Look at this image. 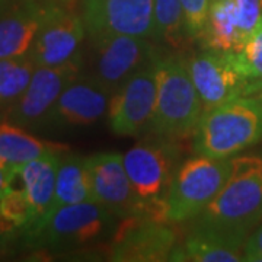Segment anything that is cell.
<instances>
[{
	"label": "cell",
	"instance_id": "d6a6232c",
	"mask_svg": "<svg viewBox=\"0 0 262 262\" xmlns=\"http://www.w3.org/2000/svg\"><path fill=\"white\" fill-rule=\"evenodd\" d=\"M57 2H63V3H67V2H70V0H57Z\"/></svg>",
	"mask_w": 262,
	"mask_h": 262
},
{
	"label": "cell",
	"instance_id": "9a60e30c",
	"mask_svg": "<svg viewBox=\"0 0 262 262\" xmlns=\"http://www.w3.org/2000/svg\"><path fill=\"white\" fill-rule=\"evenodd\" d=\"M111 94L92 76L79 75L63 89L46 127L80 128L101 121L108 113Z\"/></svg>",
	"mask_w": 262,
	"mask_h": 262
},
{
	"label": "cell",
	"instance_id": "5b68a950",
	"mask_svg": "<svg viewBox=\"0 0 262 262\" xmlns=\"http://www.w3.org/2000/svg\"><path fill=\"white\" fill-rule=\"evenodd\" d=\"M184 149L179 140L151 136L139 141L124 158L127 175L147 213L155 219L165 220V200L179 168Z\"/></svg>",
	"mask_w": 262,
	"mask_h": 262
},
{
	"label": "cell",
	"instance_id": "4316f807",
	"mask_svg": "<svg viewBox=\"0 0 262 262\" xmlns=\"http://www.w3.org/2000/svg\"><path fill=\"white\" fill-rule=\"evenodd\" d=\"M239 28L245 41L262 24V0H233Z\"/></svg>",
	"mask_w": 262,
	"mask_h": 262
},
{
	"label": "cell",
	"instance_id": "9c48e42d",
	"mask_svg": "<svg viewBox=\"0 0 262 262\" xmlns=\"http://www.w3.org/2000/svg\"><path fill=\"white\" fill-rule=\"evenodd\" d=\"M83 70L82 53L73 60L54 67H37L27 91L5 113L6 121L28 128L46 127L60 94Z\"/></svg>",
	"mask_w": 262,
	"mask_h": 262
},
{
	"label": "cell",
	"instance_id": "1f68e13d",
	"mask_svg": "<svg viewBox=\"0 0 262 262\" xmlns=\"http://www.w3.org/2000/svg\"><path fill=\"white\" fill-rule=\"evenodd\" d=\"M3 120H5V113H3V111L0 110V122L3 121Z\"/></svg>",
	"mask_w": 262,
	"mask_h": 262
},
{
	"label": "cell",
	"instance_id": "83f0119b",
	"mask_svg": "<svg viewBox=\"0 0 262 262\" xmlns=\"http://www.w3.org/2000/svg\"><path fill=\"white\" fill-rule=\"evenodd\" d=\"M244 258L248 262H262V222L248 236L245 242Z\"/></svg>",
	"mask_w": 262,
	"mask_h": 262
},
{
	"label": "cell",
	"instance_id": "7402d4cb",
	"mask_svg": "<svg viewBox=\"0 0 262 262\" xmlns=\"http://www.w3.org/2000/svg\"><path fill=\"white\" fill-rule=\"evenodd\" d=\"M37 66L29 56L0 60V110L6 113L27 91Z\"/></svg>",
	"mask_w": 262,
	"mask_h": 262
},
{
	"label": "cell",
	"instance_id": "2e32d148",
	"mask_svg": "<svg viewBox=\"0 0 262 262\" xmlns=\"http://www.w3.org/2000/svg\"><path fill=\"white\" fill-rule=\"evenodd\" d=\"M57 0H13L0 13V60L28 56Z\"/></svg>",
	"mask_w": 262,
	"mask_h": 262
},
{
	"label": "cell",
	"instance_id": "8992f818",
	"mask_svg": "<svg viewBox=\"0 0 262 262\" xmlns=\"http://www.w3.org/2000/svg\"><path fill=\"white\" fill-rule=\"evenodd\" d=\"M230 172L232 158L196 155L181 163L165 200V220L172 225L194 220L222 191Z\"/></svg>",
	"mask_w": 262,
	"mask_h": 262
},
{
	"label": "cell",
	"instance_id": "d4e9b609",
	"mask_svg": "<svg viewBox=\"0 0 262 262\" xmlns=\"http://www.w3.org/2000/svg\"><path fill=\"white\" fill-rule=\"evenodd\" d=\"M0 213L18 227L19 230H28L35 222V214L29 200L20 189L8 188L0 196Z\"/></svg>",
	"mask_w": 262,
	"mask_h": 262
},
{
	"label": "cell",
	"instance_id": "7a4b0ae2",
	"mask_svg": "<svg viewBox=\"0 0 262 262\" xmlns=\"http://www.w3.org/2000/svg\"><path fill=\"white\" fill-rule=\"evenodd\" d=\"M192 223L248 237L262 222V158H232V172L222 191Z\"/></svg>",
	"mask_w": 262,
	"mask_h": 262
},
{
	"label": "cell",
	"instance_id": "44dd1931",
	"mask_svg": "<svg viewBox=\"0 0 262 262\" xmlns=\"http://www.w3.org/2000/svg\"><path fill=\"white\" fill-rule=\"evenodd\" d=\"M91 200H94V192L84 158L76 155L61 158L57 169L54 201L50 215L61 207Z\"/></svg>",
	"mask_w": 262,
	"mask_h": 262
},
{
	"label": "cell",
	"instance_id": "f546056e",
	"mask_svg": "<svg viewBox=\"0 0 262 262\" xmlns=\"http://www.w3.org/2000/svg\"><path fill=\"white\" fill-rule=\"evenodd\" d=\"M8 189V172L0 169V196Z\"/></svg>",
	"mask_w": 262,
	"mask_h": 262
},
{
	"label": "cell",
	"instance_id": "d6986e66",
	"mask_svg": "<svg viewBox=\"0 0 262 262\" xmlns=\"http://www.w3.org/2000/svg\"><path fill=\"white\" fill-rule=\"evenodd\" d=\"M66 150H69L67 146L41 140L18 124L6 120L0 122V169L8 173L29 160L54 151L63 153Z\"/></svg>",
	"mask_w": 262,
	"mask_h": 262
},
{
	"label": "cell",
	"instance_id": "e0dca14e",
	"mask_svg": "<svg viewBox=\"0 0 262 262\" xmlns=\"http://www.w3.org/2000/svg\"><path fill=\"white\" fill-rule=\"evenodd\" d=\"M189 229L170 255V261L239 262L245 261L244 248L248 237L222 232L189 222Z\"/></svg>",
	"mask_w": 262,
	"mask_h": 262
},
{
	"label": "cell",
	"instance_id": "836d02e7",
	"mask_svg": "<svg viewBox=\"0 0 262 262\" xmlns=\"http://www.w3.org/2000/svg\"><path fill=\"white\" fill-rule=\"evenodd\" d=\"M258 96L261 98V101H262V91H261V92H258Z\"/></svg>",
	"mask_w": 262,
	"mask_h": 262
},
{
	"label": "cell",
	"instance_id": "30bf717a",
	"mask_svg": "<svg viewBox=\"0 0 262 262\" xmlns=\"http://www.w3.org/2000/svg\"><path fill=\"white\" fill-rule=\"evenodd\" d=\"M155 60L111 95L106 117L114 134L136 137L149 128L156 108Z\"/></svg>",
	"mask_w": 262,
	"mask_h": 262
},
{
	"label": "cell",
	"instance_id": "4dcf8cb0",
	"mask_svg": "<svg viewBox=\"0 0 262 262\" xmlns=\"http://www.w3.org/2000/svg\"><path fill=\"white\" fill-rule=\"evenodd\" d=\"M12 2H13V0H0V13H2V12H3L5 9H6V8L9 6Z\"/></svg>",
	"mask_w": 262,
	"mask_h": 262
},
{
	"label": "cell",
	"instance_id": "8fae6325",
	"mask_svg": "<svg viewBox=\"0 0 262 262\" xmlns=\"http://www.w3.org/2000/svg\"><path fill=\"white\" fill-rule=\"evenodd\" d=\"M187 64L204 111L234 98L255 94L252 83L239 72L232 53L203 48L187 57Z\"/></svg>",
	"mask_w": 262,
	"mask_h": 262
},
{
	"label": "cell",
	"instance_id": "ac0fdd59",
	"mask_svg": "<svg viewBox=\"0 0 262 262\" xmlns=\"http://www.w3.org/2000/svg\"><path fill=\"white\" fill-rule=\"evenodd\" d=\"M60 155L58 151L48 153L41 158L29 160L22 166H18V173L22 181V191L29 200L35 222L34 225L25 230L24 233L31 232L41 226L50 215L53 201H54V191H56L57 169L60 165Z\"/></svg>",
	"mask_w": 262,
	"mask_h": 262
},
{
	"label": "cell",
	"instance_id": "7c38bea8",
	"mask_svg": "<svg viewBox=\"0 0 262 262\" xmlns=\"http://www.w3.org/2000/svg\"><path fill=\"white\" fill-rule=\"evenodd\" d=\"M82 18L88 38L122 34L151 39L155 0H84Z\"/></svg>",
	"mask_w": 262,
	"mask_h": 262
},
{
	"label": "cell",
	"instance_id": "3957f363",
	"mask_svg": "<svg viewBox=\"0 0 262 262\" xmlns=\"http://www.w3.org/2000/svg\"><path fill=\"white\" fill-rule=\"evenodd\" d=\"M262 140V101L239 96L201 114L192 133V150L214 159H229Z\"/></svg>",
	"mask_w": 262,
	"mask_h": 262
},
{
	"label": "cell",
	"instance_id": "ffe728a7",
	"mask_svg": "<svg viewBox=\"0 0 262 262\" xmlns=\"http://www.w3.org/2000/svg\"><path fill=\"white\" fill-rule=\"evenodd\" d=\"M204 50L236 53L245 44L239 28L233 0L213 2L210 6L206 27L196 39Z\"/></svg>",
	"mask_w": 262,
	"mask_h": 262
},
{
	"label": "cell",
	"instance_id": "5bb4252c",
	"mask_svg": "<svg viewBox=\"0 0 262 262\" xmlns=\"http://www.w3.org/2000/svg\"><path fill=\"white\" fill-rule=\"evenodd\" d=\"M88 37L82 15L58 2L46 19L29 50V58L37 67H54L80 54V46Z\"/></svg>",
	"mask_w": 262,
	"mask_h": 262
},
{
	"label": "cell",
	"instance_id": "ba28073f",
	"mask_svg": "<svg viewBox=\"0 0 262 262\" xmlns=\"http://www.w3.org/2000/svg\"><path fill=\"white\" fill-rule=\"evenodd\" d=\"M179 244L177 229L147 214L120 219L110 239L108 259L114 262H163Z\"/></svg>",
	"mask_w": 262,
	"mask_h": 262
},
{
	"label": "cell",
	"instance_id": "e575fe53",
	"mask_svg": "<svg viewBox=\"0 0 262 262\" xmlns=\"http://www.w3.org/2000/svg\"><path fill=\"white\" fill-rule=\"evenodd\" d=\"M213 2H220V0H211V3H213Z\"/></svg>",
	"mask_w": 262,
	"mask_h": 262
},
{
	"label": "cell",
	"instance_id": "4fadbf2b",
	"mask_svg": "<svg viewBox=\"0 0 262 262\" xmlns=\"http://www.w3.org/2000/svg\"><path fill=\"white\" fill-rule=\"evenodd\" d=\"M84 162L95 201L108 208L118 220L136 214L150 215L134 192L122 155L101 151L84 158Z\"/></svg>",
	"mask_w": 262,
	"mask_h": 262
},
{
	"label": "cell",
	"instance_id": "f1b7e54d",
	"mask_svg": "<svg viewBox=\"0 0 262 262\" xmlns=\"http://www.w3.org/2000/svg\"><path fill=\"white\" fill-rule=\"evenodd\" d=\"M18 230L19 229L16 226L10 223L9 220H6L0 213V249L9 244Z\"/></svg>",
	"mask_w": 262,
	"mask_h": 262
},
{
	"label": "cell",
	"instance_id": "6da1fadb",
	"mask_svg": "<svg viewBox=\"0 0 262 262\" xmlns=\"http://www.w3.org/2000/svg\"><path fill=\"white\" fill-rule=\"evenodd\" d=\"M155 64L156 108L147 131L151 136L182 140L192 136L204 113L188 70L187 58L160 48Z\"/></svg>",
	"mask_w": 262,
	"mask_h": 262
},
{
	"label": "cell",
	"instance_id": "52a82bcc",
	"mask_svg": "<svg viewBox=\"0 0 262 262\" xmlns=\"http://www.w3.org/2000/svg\"><path fill=\"white\" fill-rule=\"evenodd\" d=\"M160 46L153 39L122 34L89 38V73L113 95L131 76L150 64Z\"/></svg>",
	"mask_w": 262,
	"mask_h": 262
},
{
	"label": "cell",
	"instance_id": "603a6c76",
	"mask_svg": "<svg viewBox=\"0 0 262 262\" xmlns=\"http://www.w3.org/2000/svg\"><path fill=\"white\" fill-rule=\"evenodd\" d=\"M159 46L181 48L187 42L181 0H155V32L151 38Z\"/></svg>",
	"mask_w": 262,
	"mask_h": 262
},
{
	"label": "cell",
	"instance_id": "484cf974",
	"mask_svg": "<svg viewBox=\"0 0 262 262\" xmlns=\"http://www.w3.org/2000/svg\"><path fill=\"white\" fill-rule=\"evenodd\" d=\"M184 31L188 41H196L206 27L211 0H181Z\"/></svg>",
	"mask_w": 262,
	"mask_h": 262
},
{
	"label": "cell",
	"instance_id": "277c9868",
	"mask_svg": "<svg viewBox=\"0 0 262 262\" xmlns=\"http://www.w3.org/2000/svg\"><path fill=\"white\" fill-rule=\"evenodd\" d=\"M118 219L98 201H83L56 210L37 229L27 232V244L51 252H72L110 241Z\"/></svg>",
	"mask_w": 262,
	"mask_h": 262
},
{
	"label": "cell",
	"instance_id": "cb8c5ba5",
	"mask_svg": "<svg viewBox=\"0 0 262 262\" xmlns=\"http://www.w3.org/2000/svg\"><path fill=\"white\" fill-rule=\"evenodd\" d=\"M239 72L253 86V92L258 94L262 89V24L245 41L242 48L232 53Z\"/></svg>",
	"mask_w": 262,
	"mask_h": 262
}]
</instances>
